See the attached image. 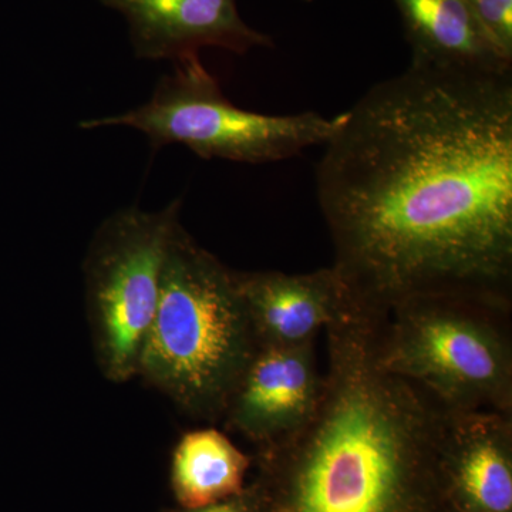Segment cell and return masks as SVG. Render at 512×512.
I'll return each mask as SVG.
<instances>
[{
	"mask_svg": "<svg viewBox=\"0 0 512 512\" xmlns=\"http://www.w3.org/2000/svg\"><path fill=\"white\" fill-rule=\"evenodd\" d=\"M340 117L316 195L353 302L512 308V70L409 64Z\"/></svg>",
	"mask_w": 512,
	"mask_h": 512,
	"instance_id": "obj_1",
	"label": "cell"
},
{
	"mask_svg": "<svg viewBox=\"0 0 512 512\" xmlns=\"http://www.w3.org/2000/svg\"><path fill=\"white\" fill-rule=\"evenodd\" d=\"M382 316L352 303L326 328L329 367L311 419L256 450L249 512H436L443 406L377 357Z\"/></svg>",
	"mask_w": 512,
	"mask_h": 512,
	"instance_id": "obj_2",
	"label": "cell"
},
{
	"mask_svg": "<svg viewBox=\"0 0 512 512\" xmlns=\"http://www.w3.org/2000/svg\"><path fill=\"white\" fill-rule=\"evenodd\" d=\"M237 271L178 224L137 376L187 416L217 423L258 349Z\"/></svg>",
	"mask_w": 512,
	"mask_h": 512,
	"instance_id": "obj_3",
	"label": "cell"
},
{
	"mask_svg": "<svg viewBox=\"0 0 512 512\" xmlns=\"http://www.w3.org/2000/svg\"><path fill=\"white\" fill-rule=\"evenodd\" d=\"M511 309L454 295L399 303L380 319V366L444 409L512 413Z\"/></svg>",
	"mask_w": 512,
	"mask_h": 512,
	"instance_id": "obj_4",
	"label": "cell"
},
{
	"mask_svg": "<svg viewBox=\"0 0 512 512\" xmlns=\"http://www.w3.org/2000/svg\"><path fill=\"white\" fill-rule=\"evenodd\" d=\"M143 106L116 116L84 120L80 127L123 126L146 134L151 146L181 144L204 160L266 164L289 160L312 147H323L338 130L340 114L316 111L262 114L235 106L200 56L174 62Z\"/></svg>",
	"mask_w": 512,
	"mask_h": 512,
	"instance_id": "obj_5",
	"label": "cell"
},
{
	"mask_svg": "<svg viewBox=\"0 0 512 512\" xmlns=\"http://www.w3.org/2000/svg\"><path fill=\"white\" fill-rule=\"evenodd\" d=\"M181 202L160 211L124 208L94 232L84 256V299L94 359L104 379L137 377L141 350L156 313L168 242Z\"/></svg>",
	"mask_w": 512,
	"mask_h": 512,
	"instance_id": "obj_6",
	"label": "cell"
},
{
	"mask_svg": "<svg viewBox=\"0 0 512 512\" xmlns=\"http://www.w3.org/2000/svg\"><path fill=\"white\" fill-rule=\"evenodd\" d=\"M434 478L441 505L512 512V413L443 407Z\"/></svg>",
	"mask_w": 512,
	"mask_h": 512,
	"instance_id": "obj_7",
	"label": "cell"
},
{
	"mask_svg": "<svg viewBox=\"0 0 512 512\" xmlns=\"http://www.w3.org/2000/svg\"><path fill=\"white\" fill-rule=\"evenodd\" d=\"M313 343L258 346L225 409V429L265 448L301 429L322 394Z\"/></svg>",
	"mask_w": 512,
	"mask_h": 512,
	"instance_id": "obj_8",
	"label": "cell"
},
{
	"mask_svg": "<svg viewBox=\"0 0 512 512\" xmlns=\"http://www.w3.org/2000/svg\"><path fill=\"white\" fill-rule=\"evenodd\" d=\"M116 10L128 25L138 59L178 60L204 47L245 55L274 47L271 36L245 22L237 0H97Z\"/></svg>",
	"mask_w": 512,
	"mask_h": 512,
	"instance_id": "obj_9",
	"label": "cell"
},
{
	"mask_svg": "<svg viewBox=\"0 0 512 512\" xmlns=\"http://www.w3.org/2000/svg\"><path fill=\"white\" fill-rule=\"evenodd\" d=\"M237 282L259 346L313 343L353 302L333 265L308 274L237 271Z\"/></svg>",
	"mask_w": 512,
	"mask_h": 512,
	"instance_id": "obj_10",
	"label": "cell"
},
{
	"mask_svg": "<svg viewBox=\"0 0 512 512\" xmlns=\"http://www.w3.org/2000/svg\"><path fill=\"white\" fill-rule=\"evenodd\" d=\"M412 50L410 64L471 72H511L466 0H392Z\"/></svg>",
	"mask_w": 512,
	"mask_h": 512,
	"instance_id": "obj_11",
	"label": "cell"
},
{
	"mask_svg": "<svg viewBox=\"0 0 512 512\" xmlns=\"http://www.w3.org/2000/svg\"><path fill=\"white\" fill-rule=\"evenodd\" d=\"M252 460L215 427L187 431L175 444L170 484L181 508H200L228 500L247 487Z\"/></svg>",
	"mask_w": 512,
	"mask_h": 512,
	"instance_id": "obj_12",
	"label": "cell"
},
{
	"mask_svg": "<svg viewBox=\"0 0 512 512\" xmlns=\"http://www.w3.org/2000/svg\"><path fill=\"white\" fill-rule=\"evenodd\" d=\"M491 42L512 62V0H466Z\"/></svg>",
	"mask_w": 512,
	"mask_h": 512,
	"instance_id": "obj_13",
	"label": "cell"
},
{
	"mask_svg": "<svg viewBox=\"0 0 512 512\" xmlns=\"http://www.w3.org/2000/svg\"><path fill=\"white\" fill-rule=\"evenodd\" d=\"M163 512H249V501L247 491L228 500L220 501L217 504L207 505L200 508H175V510H165Z\"/></svg>",
	"mask_w": 512,
	"mask_h": 512,
	"instance_id": "obj_14",
	"label": "cell"
},
{
	"mask_svg": "<svg viewBox=\"0 0 512 512\" xmlns=\"http://www.w3.org/2000/svg\"><path fill=\"white\" fill-rule=\"evenodd\" d=\"M436 512H461V511L453 510V508L446 507V505H440V507L437 508Z\"/></svg>",
	"mask_w": 512,
	"mask_h": 512,
	"instance_id": "obj_15",
	"label": "cell"
},
{
	"mask_svg": "<svg viewBox=\"0 0 512 512\" xmlns=\"http://www.w3.org/2000/svg\"><path fill=\"white\" fill-rule=\"evenodd\" d=\"M303 2H313V0H303Z\"/></svg>",
	"mask_w": 512,
	"mask_h": 512,
	"instance_id": "obj_16",
	"label": "cell"
}]
</instances>
